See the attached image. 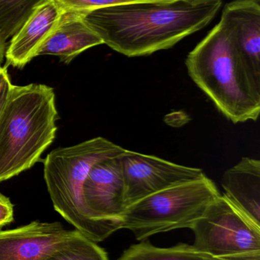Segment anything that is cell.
<instances>
[{"mask_svg": "<svg viewBox=\"0 0 260 260\" xmlns=\"http://www.w3.org/2000/svg\"><path fill=\"white\" fill-rule=\"evenodd\" d=\"M257 1H259V2H260V0H257Z\"/></svg>", "mask_w": 260, "mask_h": 260, "instance_id": "22", "label": "cell"}, {"mask_svg": "<svg viewBox=\"0 0 260 260\" xmlns=\"http://www.w3.org/2000/svg\"><path fill=\"white\" fill-rule=\"evenodd\" d=\"M6 67H0V112L12 85Z\"/></svg>", "mask_w": 260, "mask_h": 260, "instance_id": "19", "label": "cell"}, {"mask_svg": "<svg viewBox=\"0 0 260 260\" xmlns=\"http://www.w3.org/2000/svg\"><path fill=\"white\" fill-rule=\"evenodd\" d=\"M191 79L234 123L256 121L260 112V86L243 65L230 29L223 20L188 54Z\"/></svg>", "mask_w": 260, "mask_h": 260, "instance_id": "2", "label": "cell"}, {"mask_svg": "<svg viewBox=\"0 0 260 260\" xmlns=\"http://www.w3.org/2000/svg\"><path fill=\"white\" fill-rule=\"evenodd\" d=\"M6 41L3 39V37L0 35V67L3 63V60L5 59V55H6Z\"/></svg>", "mask_w": 260, "mask_h": 260, "instance_id": "20", "label": "cell"}, {"mask_svg": "<svg viewBox=\"0 0 260 260\" xmlns=\"http://www.w3.org/2000/svg\"><path fill=\"white\" fill-rule=\"evenodd\" d=\"M118 260H220L197 250L193 245L180 244L161 248L143 242L130 247Z\"/></svg>", "mask_w": 260, "mask_h": 260, "instance_id": "14", "label": "cell"}, {"mask_svg": "<svg viewBox=\"0 0 260 260\" xmlns=\"http://www.w3.org/2000/svg\"><path fill=\"white\" fill-rule=\"evenodd\" d=\"M224 195L247 216L260 224V161L243 157L223 174Z\"/></svg>", "mask_w": 260, "mask_h": 260, "instance_id": "13", "label": "cell"}, {"mask_svg": "<svg viewBox=\"0 0 260 260\" xmlns=\"http://www.w3.org/2000/svg\"><path fill=\"white\" fill-rule=\"evenodd\" d=\"M76 231L60 222L33 221L10 230L0 231V260H45L62 248Z\"/></svg>", "mask_w": 260, "mask_h": 260, "instance_id": "9", "label": "cell"}, {"mask_svg": "<svg viewBox=\"0 0 260 260\" xmlns=\"http://www.w3.org/2000/svg\"><path fill=\"white\" fill-rule=\"evenodd\" d=\"M64 12L57 0H44L12 37L5 58L8 66L22 69L36 57L38 50L56 27Z\"/></svg>", "mask_w": 260, "mask_h": 260, "instance_id": "11", "label": "cell"}, {"mask_svg": "<svg viewBox=\"0 0 260 260\" xmlns=\"http://www.w3.org/2000/svg\"><path fill=\"white\" fill-rule=\"evenodd\" d=\"M125 148L96 137L50 151L44 160V177L55 211L76 231L96 243L109 235L93 221L82 200V185L93 165L122 154Z\"/></svg>", "mask_w": 260, "mask_h": 260, "instance_id": "4", "label": "cell"}, {"mask_svg": "<svg viewBox=\"0 0 260 260\" xmlns=\"http://www.w3.org/2000/svg\"><path fill=\"white\" fill-rule=\"evenodd\" d=\"M193 246L220 260H260V224L225 196L217 197L192 226Z\"/></svg>", "mask_w": 260, "mask_h": 260, "instance_id": "6", "label": "cell"}, {"mask_svg": "<svg viewBox=\"0 0 260 260\" xmlns=\"http://www.w3.org/2000/svg\"><path fill=\"white\" fill-rule=\"evenodd\" d=\"M57 118L51 87L11 85L0 112V182L39 161L54 140Z\"/></svg>", "mask_w": 260, "mask_h": 260, "instance_id": "3", "label": "cell"}, {"mask_svg": "<svg viewBox=\"0 0 260 260\" xmlns=\"http://www.w3.org/2000/svg\"><path fill=\"white\" fill-rule=\"evenodd\" d=\"M44 0H0V35L7 41Z\"/></svg>", "mask_w": 260, "mask_h": 260, "instance_id": "15", "label": "cell"}, {"mask_svg": "<svg viewBox=\"0 0 260 260\" xmlns=\"http://www.w3.org/2000/svg\"><path fill=\"white\" fill-rule=\"evenodd\" d=\"M221 19L230 29L249 76L260 86V2L233 0L224 6Z\"/></svg>", "mask_w": 260, "mask_h": 260, "instance_id": "10", "label": "cell"}, {"mask_svg": "<svg viewBox=\"0 0 260 260\" xmlns=\"http://www.w3.org/2000/svg\"><path fill=\"white\" fill-rule=\"evenodd\" d=\"M185 1L194 3V4H201V3H208V2L212 1V0H185Z\"/></svg>", "mask_w": 260, "mask_h": 260, "instance_id": "21", "label": "cell"}, {"mask_svg": "<svg viewBox=\"0 0 260 260\" xmlns=\"http://www.w3.org/2000/svg\"><path fill=\"white\" fill-rule=\"evenodd\" d=\"M102 44L99 35L85 24L82 12L64 10L37 56H56L63 63L70 64L82 52Z\"/></svg>", "mask_w": 260, "mask_h": 260, "instance_id": "12", "label": "cell"}, {"mask_svg": "<svg viewBox=\"0 0 260 260\" xmlns=\"http://www.w3.org/2000/svg\"><path fill=\"white\" fill-rule=\"evenodd\" d=\"M14 221V206L10 200L0 192V231Z\"/></svg>", "mask_w": 260, "mask_h": 260, "instance_id": "18", "label": "cell"}, {"mask_svg": "<svg viewBox=\"0 0 260 260\" xmlns=\"http://www.w3.org/2000/svg\"><path fill=\"white\" fill-rule=\"evenodd\" d=\"M220 195L207 177L163 189L128 206L122 216V229L131 231L137 241L177 229H191Z\"/></svg>", "mask_w": 260, "mask_h": 260, "instance_id": "5", "label": "cell"}, {"mask_svg": "<svg viewBox=\"0 0 260 260\" xmlns=\"http://www.w3.org/2000/svg\"><path fill=\"white\" fill-rule=\"evenodd\" d=\"M45 260H109L106 252L96 242L76 231L74 236Z\"/></svg>", "mask_w": 260, "mask_h": 260, "instance_id": "16", "label": "cell"}, {"mask_svg": "<svg viewBox=\"0 0 260 260\" xmlns=\"http://www.w3.org/2000/svg\"><path fill=\"white\" fill-rule=\"evenodd\" d=\"M121 160L126 208L151 194L206 177L200 168L183 166L127 149L121 155Z\"/></svg>", "mask_w": 260, "mask_h": 260, "instance_id": "8", "label": "cell"}, {"mask_svg": "<svg viewBox=\"0 0 260 260\" xmlns=\"http://www.w3.org/2000/svg\"><path fill=\"white\" fill-rule=\"evenodd\" d=\"M121 155L95 164L82 185V200L89 215L109 236L122 229L126 209Z\"/></svg>", "mask_w": 260, "mask_h": 260, "instance_id": "7", "label": "cell"}, {"mask_svg": "<svg viewBox=\"0 0 260 260\" xmlns=\"http://www.w3.org/2000/svg\"><path fill=\"white\" fill-rule=\"evenodd\" d=\"M221 0L194 4L142 3L99 8L82 12L85 24L103 44L128 57L167 50L201 30L216 16Z\"/></svg>", "mask_w": 260, "mask_h": 260, "instance_id": "1", "label": "cell"}, {"mask_svg": "<svg viewBox=\"0 0 260 260\" xmlns=\"http://www.w3.org/2000/svg\"><path fill=\"white\" fill-rule=\"evenodd\" d=\"M64 10L85 12L99 8L133 3H170L179 0H57Z\"/></svg>", "mask_w": 260, "mask_h": 260, "instance_id": "17", "label": "cell"}]
</instances>
